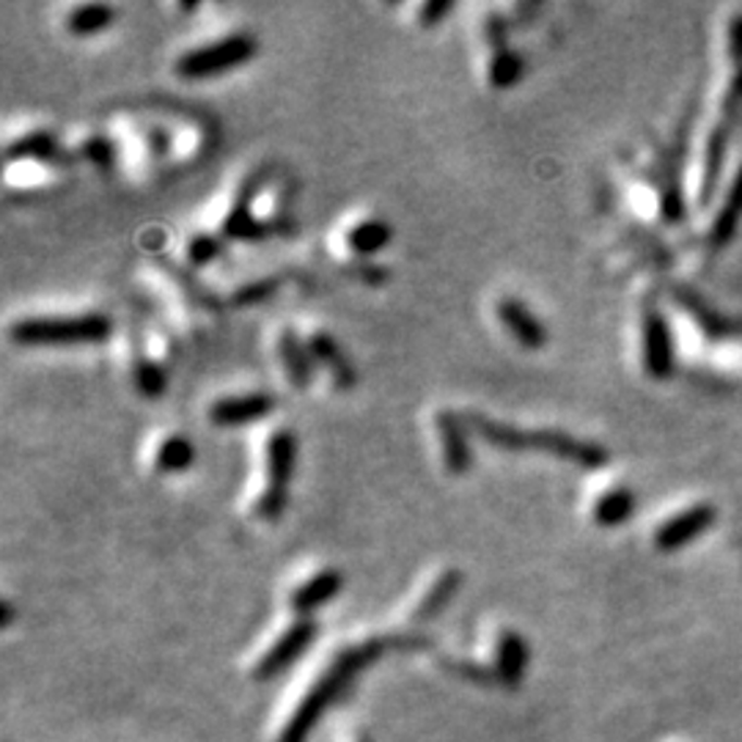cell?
Listing matches in <instances>:
<instances>
[{
  "instance_id": "1",
  "label": "cell",
  "mask_w": 742,
  "mask_h": 742,
  "mask_svg": "<svg viewBox=\"0 0 742 742\" xmlns=\"http://www.w3.org/2000/svg\"><path fill=\"white\" fill-rule=\"evenodd\" d=\"M388 646V639L383 635H369L363 641H353L331 655L322 663L306 671L300 682L292 684V691L286 693L281 709L275 713V726L270 740L273 742H306L311 734L313 724L320 720L327 704L333 702L344 684L355 677L363 666L378 660Z\"/></svg>"
},
{
  "instance_id": "2",
  "label": "cell",
  "mask_w": 742,
  "mask_h": 742,
  "mask_svg": "<svg viewBox=\"0 0 742 742\" xmlns=\"http://www.w3.org/2000/svg\"><path fill=\"white\" fill-rule=\"evenodd\" d=\"M673 342L682 358L702 369L726 374H742V327L720 320L702 300L688 292H671Z\"/></svg>"
},
{
  "instance_id": "3",
  "label": "cell",
  "mask_w": 742,
  "mask_h": 742,
  "mask_svg": "<svg viewBox=\"0 0 742 742\" xmlns=\"http://www.w3.org/2000/svg\"><path fill=\"white\" fill-rule=\"evenodd\" d=\"M465 418H468V426L475 435L484 437L487 446L500 448V452H545L586 470H603L610 459L603 446L592 441H580V437L561 430H520V426L500 423L490 416H479V412H470Z\"/></svg>"
},
{
  "instance_id": "4",
  "label": "cell",
  "mask_w": 742,
  "mask_h": 742,
  "mask_svg": "<svg viewBox=\"0 0 742 742\" xmlns=\"http://www.w3.org/2000/svg\"><path fill=\"white\" fill-rule=\"evenodd\" d=\"M113 333L104 313H72V317H25L12 325V342L23 347H66V344H102Z\"/></svg>"
},
{
  "instance_id": "5",
  "label": "cell",
  "mask_w": 742,
  "mask_h": 742,
  "mask_svg": "<svg viewBox=\"0 0 742 742\" xmlns=\"http://www.w3.org/2000/svg\"><path fill=\"white\" fill-rule=\"evenodd\" d=\"M317 632H320V624L313 621V616H295V619L286 621V624L281 627V630H275L273 635L250 655V660L245 663L248 679L264 682V679L284 671L286 666H292V663L313 644Z\"/></svg>"
},
{
  "instance_id": "6",
  "label": "cell",
  "mask_w": 742,
  "mask_h": 742,
  "mask_svg": "<svg viewBox=\"0 0 742 742\" xmlns=\"http://www.w3.org/2000/svg\"><path fill=\"white\" fill-rule=\"evenodd\" d=\"M259 52V45L250 34H228L218 41H209L203 47L182 52L176 59L174 72L185 81H203V77H218L237 66L248 64Z\"/></svg>"
},
{
  "instance_id": "7",
  "label": "cell",
  "mask_w": 742,
  "mask_h": 742,
  "mask_svg": "<svg viewBox=\"0 0 742 742\" xmlns=\"http://www.w3.org/2000/svg\"><path fill=\"white\" fill-rule=\"evenodd\" d=\"M268 484L256 500V517L279 520L289 504L292 475L297 465V437L292 430H275L268 441Z\"/></svg>"
},
{
  "instance_id": "8",
  "label": "cell",
  "mask_w": 742,
  "mask_h": 742,
  "mask_svg": "<svg viewBox=\"0 0 742 742\" xmlns=\"http://www.w3.org/2000/svg\"><path fill=\"white\" fill-rule=\"evenodd\" d=\"M715 504L704 498L682 500L673 509H668L660 520L652 525L650 542L657 553H673L679 547L691 545L693 540L709 531L715 522Z\"/></svg>"
},
{
  "instance_id": "9",
  "label": "cell",
  "mask_w": 742,
  "mask_h": 742,
  "mask_svg": "<svg viewBox=\"0 0 742 742\" xmlns=\"http://www.w3.org/2000/svg\"><path fill=\"white\" fill-rule=\"evenodd\" d=\"M639 358L641 369L650 380H668L677 363V342H673L671 320L657 302H644L639 317Z\"/></svg>"
},
{
  "instance_id": "10",
  "label": "cell",
  "mask_w": 742,
  "mask_h": 742,
  "mask_svg": "<svg viewBox=\"0 0 742 742\" xmlns=\"http://www.w3.org/2000/svg\"><path fill=\"white\" fill-rule=\"evenodd\" d=\"M528 657H531V650H528L525 639L515 627L500 624L490 635L487 650L473 660L482 666V671L487 673L493 684H517L525 673Z\"/></svg>"
},
{
  "instance_id": "11",
  "label": "cell",
  "mask_w": 742,
  "mask_h": 742,
  "mask_svg": "<svg viewBox=\"0 0 742 742\" xmlns=\"http://www.w3.org/2000/svg\"><path fill=\"white\" fill-rule=\"evenodd\" d=\"M740 218H742V163H737L734 169L726 174L724 193L715 198L707 228H704L702 245H707V248H720L724 243H729L734 228L740 226Z\"/></svg>"
},
{
  "instance_id": "12",
  "label": "cell",
  "mask_w": 742,
  "mask_h": 742,
  "mask_svg": "<svg viewBox=\"0 0 742 742\" xmlns=\"http://www.w3.org/2000/svg\"><path fill=\"white\" fill-rule=\"evenodd\" d=\"M275 410V396L268 391H253V394L243 396H223V399L209 405V421L212 426H223V430H237V426H248V423L261 421Z\"/></svg>"
},
{
  "instance_id": "13",
  "label": "cell",
  "mask_w": 742,
  "mask_h": 742,
  "mask_svg": "<svg viewBox=\"0 0 742 742\" xmlns=\"http://www.w3.org/2000/svg\"><path fill=\"white\" fill-rule=\"evenodd\" d=\"M261 187V174H250L248 180L239 185L237 198H234L232 209L223 218V237L226 239H245V243H256L264 239L273 228L268 223H261L253 218V198Z\"/></svg>"
},
{
  "instance_id": "14",
  "label": "cell",
  "mask_w": 742,
  "mask_h": 742,
  "mask_svg": "<svg viewBox=\"0 0 742 742\" xmlns=\"http://www.w3.org/2000/svg\"><path fill=\"white\" fill-rule=\"evenodd\" d=\"M437 435H441L443 468L452 475H465L473 465V448H470L468 418L452 410H441L435 416Z\"/></svg>"
},
{
  "instance_id": "15",
  "label": "cell",
  "mask_w": 742,
  "mask_h": 742,
  "mask_svg": "<svg viewBox=\"0 0 742 742\" xmlns=\"http://www.w3.org/2000/svg\"><path fill=\"white\" fill-rule=\"evenodd\" d=\"M344 586V574L336 567L317 569L313 574L302 578L286 597V605L295 616H311L313 610L327 605L331 599L338 597Z\"/></svg>"
},
{
  "instance_id": "16",
  "label": "cell",
  "mask_w": 742,
  "mask_h": 742,
  "mask_svg": "<svg viewBox=\"0 0 742 742\" xmlns=\"http://www.w3.org/2000/svg\"><path fill=\"white\" fill-rule=\"evenodd\" d=\"M495 313H498L500 325L509 331V336L515 338L520 347L542 349L547 344V327L542 325L540 317H536L525 302L517 300V297H500L498 306H495Z\"/></svg>"
},
{
  "instance_id": "17",
  "label": "cell",
  "mask_w": 742,
  "mask_h": 742,
  "mask_svg": "<svg viewBox=\"0 0 742 742\" xmlns=\"http://www.w3.org/2000/svg\"><path fill=\"white\" fill-rule=\"evenodd\" d=\"M462 586V572L457 567H448L443 572H437L435 578L430 580V586L423 589L421 597L416 599V605L410 608V616L407 621L410 624H426V621L437 619L443 610L448 608V603L454 599V594L459 592Z\"/></svg>"
},
{
  "instance_id": "18",
  "label": "cell",
  "mask_w": 742,
  "mask_h": 742,
  "mask_svg": "<svg viewBox=\"0 0 742 742\" xmlns=\"http://www.w3.org/2000/svg\"><path fill=\"white\" fill-rule=\"evenodd\" d=\"M308 353H311L313 363L325 366V369L331 371L333 385H336L338 391L353 388L355 380H358L355 378V366L349 363L347 353H344L342 344H338L331 333L325 331L311 333V336H308Z\"/></svg>"
},
{
  "instance_id": "19",
  "label": "cell",
  "mask_w": 742,
  "mask_h": 742,
  "mask_svg": "<svg viewBox=\"0 0 742 742\" xmlns=\"http://www.w3.org/2000/svg\"><path fill=\"white\" fill-rule=\"evenodd\" d=\"M279 360L295 388H308L313 383V366L317 363H313L311 353H308V342H300V336L292 327L281 331Z\"/></svg>"
},
{
  "instance_id": "20",
  "label": "cell",
  "mask_w": 742,
  "mask_h": 742,
  "mask_svg": "<svg viewBox=\"0 0 742 742\" xmlns=\"http://www.w3.org/2000/svg\"><path fill=\"white\" fill-rule=\"evenodd\" d=\"M635 511V493L627 484L616 482L605 487L597 498L592 500V520L599 528H616L627 522Z\"/></svg>"
},
{
  "instance_id": "21",
  "label": "cell",
  "mask_w": 742,
  "mask_h": 742,
  "mask_svg": "<svg viewBox=\"0 0 742 742\" xmlns=\"http://www.w3.org/2000/svg\"><path fill=\"white\" fill-rule=\"evenodd\" d=\"M61 144L50 129H34L28 135H20L7 146V160H36V163H52L59 160Z\"/></svg>"
},
{
  "instance_id": "22",
  "label": "cell",
  "mask_w": 742,
  "mask_h": 742,
  "mask_svg": "<svg viewBox=\"0 0 742 742\" xmlns=\"http://www.w3.org/2000/svg\"><path fill=\"white\" fill-rule=\"evenodd\" d=\"M391 237H394V228L383 218H366L347 232V248L360 259H369L388 248Z\"/></svg>"
},
{
  "instance_id": "23",
  "label": "cell",
  "mask_w": 742,
  "mask_h": 742,
  "mask_svg": "<svg viewBox=\"0 0 742 742\" xmlns=\"http://www.w3.org/2000/svg\"><path fill=\"white\" fill-rule=\"evenodd\" d=\"M113 20H116V9L108 7V3H83L70 12L66 30L72 36H97L104 28H111Z\"/></svg>"
},
{
  "instance_id": "24",
  "label": "cell",
  "mask_w": 742,
  "mask_h": 742,
  "mask_svg": "<svg viewBox=\"0 0 742 742\" xmlns=\"http://www.w3.org/2000/svg\"><path fill=\"white\" fill-rule=\"evenodd\" d=\"M193 462H196V448H193V443L187 441L185 435L165 437L154 452L157 473H165V475L185 473V470L193 468Z\"/></svg>"
},
{
  "instance_id": "25",
  "label": "cell",
  "mask_w": 742,
  "mask_h": 742,
  "mask_svg": "<svg viewBox=\"0 0 742 742\" xmlns=\"http://www.w3.org/2000/svg\"><path fill=\"white\" fill-rule=\"evenodd\" d=\"M522 72H525V66H522L520 52L511 50L509 45L493 47V59H490L487 81L493 83L498 91H506V88L515 86V83L522 77Z\"/></svg>"
},
{
  "instance_id": "26",
  "label": "cell",
  "mask_w": 742,
  "mask_h": 742,
  "mask_svg": "<svg viewBox=\"0 0 742 742\" xmlns=\"http://www.w3.org/2000/svg\"><path fill=\"white\" fill-rule=\"evenodd\" d=\"M133 380L135 388L146 396V399H160L169 388V374L154 358H146V355H138L133 366Z\"/></svg>"
},
{
  "instance_id": "27",
  "label": "cell",
  "mask_w": 742,
  "mask_h": 742,
  "mask_svg": "<svg viewBox=\"0 0 742 742\" xmlns=\"http://www.w3.org/2000/svg\"><path fill=\"white\" fill-rule=\"evenodd\" d=\"M221 253L223 243L218 237H212V234H196V237L187 243V259H190V264H196V268H203L209 261H215Z\"/></svg>"
},
{
  "instance_id": "28",
  "label": "cell",
  "mask_w": 742,
  "mask_h": 742,
  "mask_svg": "<svg viewBox=\"0 0 742 742\" xmlns=\"http://www.w3.org/2000/svg\"><path fill=\"white\" fill-rule=\"evenodd\" d=\"M275 289H279V279L250 281V284L239 286V289L234 292L232 302H234V306H256V302L273 297Z\"/></svg>"
},
{
  "instance_id": "29",
  "label": "cell",
  "mask_w": 742,
  "mask_h": 742,
  "mask_svg": "<svg viewBox=\"0 0 742 742\" xmlns=\"http://www.w3.org/2000/svg\"><path fill=\"white\" fill-rule=\"evenodd\" d=\"M81 154L86 157V160H91L97 169H113V163H116V146H113V140L102 138V135L88 138L86 144L81 146Z\"/></svg>"
},
{
  "instance_id": "30",
  "label": "cell",
  "mask_w": 742,
  "mask_h": 742,
  "mask_svg": "<svg viewBox=\"0 0 742 742\" xmlns=\"http://www.w3.org/2000/svg\"><path fill=\"white\" fill-rule=\"evenodd\" d=\"M452 12H454L452 0H430V3H423V7L418 9V25H421V28H437Z\"/></svg>"
},
{
  "instance_id": "31",
  "label": "cell",
  "mask_w": 742,
  "mask_h": 742,
  "mask_svg": "<svg viewBox=\"0 0 742 742\" xmlns=\"http://www.w3.org/2000/svg\"><path fill=\"white\" fill-rule=\"evenodd\" d=\"M484 34L493 41V47L509 45V41H506V20L500 17V14H490L487 23H484Z\"/></svg>"
},
{
  "instance_id": "32",
  "label": "cell",
  "mask_w": 742,
  "mask_h": 742,
  "mask_svg": "<svg viewBox=\"0 0 742 742\" xmlns=\"http://www.w3.org/2000/svg\"><path fill=\"white\" fill-rule=\"evenodd\" d=\"M336 742H371V737L358 724H347L336 734Z\"/></svg>"
},
{
  "instance_id": "33",
  "label": "cell",
  "mask_w": 742,
  "mask_h": 742,
  "mask_svg": "<svg viewBox=\"0 0 742 742\" xmlns=\"http://www.w3.org/2000/svg\"><path fill=\"white\" fill-rule=\"evenodd\" d=\"M182 12H196V9H198V3H182Z\"/></svg>"
}]
</instances>
